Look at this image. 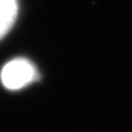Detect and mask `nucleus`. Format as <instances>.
I'll use <instances>...</instances> for the list:
<instances>
[{
	"label": "nucleus",
	"mask_w": 132,
	"mask_h": 132,
	"mask_svg": "<svg viewBox=\"0 0 132 132\" xmlns=\"http://www.w3.org/2000/svg\"><path fill=\"white\" fill-rule=\"evenodd\" d=\"M0 79L6 89L20 90L39 79L37 68L26 58H15L7 62L2 69Z\"/></svg>",
	"instance_id": "obj_1"
},
{
	"label": "nucleus",
	"mask_w": 132,
	"mask_h": 132,
	"mask_svg": "<svg viewBox=\"0 0 132 132\" xmlns=\"http://www.w3.org/2000/svg\"><path fill=\"white\" fill-rule=\"evenodd\" d=\"M18 14V0H0V39L14 26Z\"/></svg>",
	"instance_id": "obj_2"
}]
</instances>
